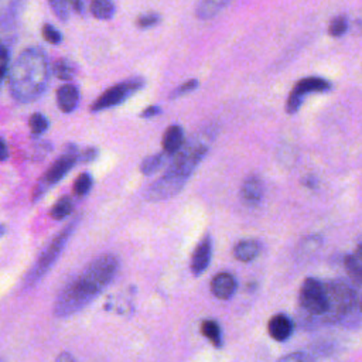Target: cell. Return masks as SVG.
<instances>
[{
  "instance_id": "1",
  "label": "cell",
  "mask_w": 362,
  "mask_h": 362,
  "mask_svg": "<svg viewBox=\"0 0 362 362\" xmlns=\"http://www.w3.org/2000/svg\"><path fill=\"white\" fill-rule=\"evenodd\" d=\"M117 267L119 262L113 255L95 257L61 290L54 304V315L65 318L82 311L110 284Z\"/></svg>"
},
{
  "instance_id": "20",
  "label": "cell",
  "mask_w": 362,
  "mask_h": 362,
  "mask_svg": "<svg viewBox=\"0 0 362 362\" xmlns=\"http://www.w3.org/2000/svg\"><path fill=\"white\" fill-rule=\"evenodd\" d=\"M167 157H168V154H165L164 151L146 157V158L141 161V165H140L141 173H143L144 175H150V174L157 173V171L165 164Z\"/></svg>"
},
{
  "instance_id": "6",
  "label": "cell",
  "mask_w": 362,
  "mask_h": 362,
  "mask_svg": "<svg viewBox=\"0 0 362 362\" xmlns=\"http://www.w3.org/2000/svg\"><path fill=\"white\" fill-rule=\"evenodd\" d=\"M144 86L143 78H130L127 81H123L120 83H116L110 88H107L90 106L92 112L105 110L113 106H117L123 103L126 99L133 96L136 92H139Z\"/></svg>"
},
{
  "instance_id": "5",
  "label": "cell",
  "mask_w": 362,
  "mask_h": 362,
  "mask_svg": "<svg viewBox=\"0 0 362 362\" xmlns=\"http://www.w3.org/2000/svg\"><path fill=\"white\" fill-rule=\"evenodd\" d=\"M327 296V314L329 318H338L349 313L356 301L354 290L342 281L325 283Z\"/></svg>"
},
{
  "instance_id": "22",
  "label": "cell",
  "mask_w": 362,
  "mask_h": 362,
  "mask_svg": "<svg viewBox=\"0 0 362 362\" xmlns=\"http://www.w3.org/2000/svg\"><path fill=\"white\" fill-rule=\"evenodd\" d=\"M201 332L204 337H206L215 346H221L222 337H221V327L214 320H205L201 324Z\"/></svg>"
},
{
  "instance_id": "30",
  "label": "cell",
  "mask_w": 362,
  "mask_h": 362,
  "mask_svg": "<svg viewBox=\"0 0 362 362\" xmlns=\"http://www.w3.org/2000/svg\"><path fill=\"white\" fill-rule=\"evenodd\" d=\"M160 23V16L154 11H150V13H146L143 16H140L136 21L137 27L140 28H150L153 25H157Z\"/></svg>"
},
{
  "instance_id": "40",
  "label": "cell",
  "mask_w": 362,
  "mask_h": 362,
  "mask_svg": "<svg viewBox=\"0 0 362 362\" xmlns=\"http://www.w3.org/2000/svg\"><path fill=\"white\" fill-rule=\"evenodd\" d=\"M0 362H4V361H3V359H0Z\"/></svg>"
},
{
  "instance_id": "31",
  "label": "cell",
  "mask_w": 362,
  "mask_h": 362,
  "mask_svg": "<svg viewBox=\"0 0 362 362\" xmlns=\"http://www.w3.org/2000/svg\"><path fill=\"white\" fill-rule=\"evenodd\" d=\"M277 362H314V359L304 352H293V354L284 355Z\"/></svg>"
},
{
  "instance_id": "36",
  "label": "cell",
  "mask_w": 362,
  "mask_h": 362,
  "mask_svg": "<svg viewBox=\"0 0 362 362\" xmlns=\"http://www.w3.org/2000/svg\"><path fill=\"white\" fill-rule=\"evenodd\" d=\"M161 113V109L158 106H148L146 107L143 112H141V117H153V116H157Z\"/></svg>"
},
{
  "instance_id": "4",
  "label": "cell",
  "mask_w": 362,
  "mask_h": 362,
  "mask_svg": "<svg viewBox=\"0 0 362 362\" xmlns=\"http://www.w3.org/2000/svg\"><path fill=\"white\" fill-rule=\"evenodd\" d=\"M79 216H75L69 223H66L59 232L58 235H55L51 242L47 245V247L41 252V255L38 256V259L35 260V263L33 264V267L30 269V272L27 273L25 279H24V288H31L34 287L47 273L48 270L52 267V264L55 263V260L59 257V255L62 253V250L65 249L69 238L72 236L74 230L76 229L78 223H79Z\"/></svg>"
},
{
  "instance_id": "17",
  "label": "cell",
  "mask_w": 362,
  "mask_h": 362,
  "mask_svg": "<svg viewBox=\"0 0 362 362\" xmlns=\"http://www.w3.org/2000/svg\"><path fill=\"white\" fill-rule=\"evenodd\" d=\"M260 253V243L255 239H246L236 243L233 247V256L239 262H252Z\"/></svg>"
},
{
  "instance_id": "35",
  "label": "cell",
  "mask_w": 362,
  "mask_h": 362,
  "mask_svg": "<svg viewBox=\"0 0 362 362\" xmlns=\"http://www.w3.org/2000/svg\"><path fill=\"white\" fill-rule=\"evenodd\" d=\"M96 156H98V150L93 148V147H89V148H86L85 151H82L79 154V160H82V161H92Z\"/></svg>"
},
{
  "instance_id": "33",
  "label": "cell",
  "mask_w": 362,
  "mask_h": 362,
  "mask_svg": "<svg viewBox=\"0 0 362 362\" xmlns=\"http://www.w3.org/2000/svg\"><path fill=\"white\" fill-rule=\"evenodd\" d=\"M17 0H0V17L10 13V10H14Z\"/></svg>"
},
{
  "instance_id": "28",
  "label": "cell",
  "mask_w": 362,
  "mask_h": 362,
  "mask_svg": "<svg viewBox=\"0 0 362 362\" xmlns=\"http://www.w3.org/2000/svg\"><path fill=\"white\" fill-rule=\"evenodd\" d=\"M198 86H199L198 79H195V78L188 79L187 82L181 83L178 88H175V89L171 92L170 99H177V98H181V96L187 95V93H191V92H192V90H195Z\"/></svg>"
},
{
  "instance_id": "13",
  "label": "cell",
  "mask_w": 362,
  "mask_h": 362,
  "mask_svg": "<svg viewBox=\"0 0 362 362\" xmlns=\"http://www.w3.org/2000/svg\"><path fill=\"white\" fill-rule=\"evenodd\" d=\"M267 331L273 339L286 341L293 332V322L286 314H276L270 318Z\"/></svg>"
},
{
  "instance_id": "27",
  "label": "cell",
  "mask_w": 362,
  "mask_h": 362,
  "mask_svg": "<svg viewBox=\"0 0 362 362\" xmlns=\"http://www.w3.org/2000/svg\"><path fill=\"white\" fill-rule=\"evenodd\" d=\"M48 4L51 7V10L54 11V14L62 20L66 21L69 18V10L71 7L68 6L66 0H48Z\"/></svg>"
},
{
  "instance_id": "15",
  "label": "cell",
  "mask_w": 362,
  "mask_h": 362,
  "mask_svg": "<svg viewBox=\"0 0 362 362\" xmlns=\"http://www.w3.org/2000/svg\"><path fill=\"white\" fill-rule=\"evenodd\" d=\"M184 130L178 124H171L163 134V150L165 154H175L184 144Z\"/></svg>"
},
{
  "instance_id": "32",
  "label": "cell",
  "mask_w": 362,
  "mask_h": 362,
  "mask_svg": "<svg viewBox=\"0 0 362 362\" xmlns=\"http://www.w3.org/2000/svg\"><path fill=\"white\" fill-rule=\"evenodd\" d=\"M8 69V52L4 47L0 45V82L4 79Z\"/></svg>"
},
{
  "instance_id": "8",
  "label": "cell",
  "mask_w": 362,
  "mask_h": 362,
  "mask_svg": "<svg viewBox=\"0 0 362 362\" xmlns=\"http://www.w3.org/2000/svg\"><path fill=\"white\" fill-rule=\"evenodd\" d=\"M331 88L332 83L321 76H307L300 79L286 100V112L288 115H294L301 107L303 100L308 93H325L329 92Z\"/></svg>"
},
{
  "instance_id": "11",
  "label": "cell",
  "mask_w": 362,
  "mask_h": 362,
  "mask_svg": "<svg viewBox=\"0 0 362 362\" xmlns=\"http://www.w3.org/2000/svg\"><path fill=\"white\" fill-rule=\"evenodd\" d=\"M264 192V185L263 181L257 175H250L249 178L245 180L240 188V198L246 205H256L262 199Z\"/></svg>"
},
{
  "instance_id": "21",
  "label": "cell",
  "mask_w": 362,
  "mask_h": 362,
  "mask_svg": "<svg viewBox=\"0 0 362 362\" xmlns=\"http://www.w3.org/2000/svg\"><path fill=\"white\" fill-rule=\"evenodd\" d=\"M52 72L58 79L62 81H69L75 76L76 74V66L74 65L72 61L66 59V58H61L58 61L54 62L52 65Z\"/></svg>"
},
{
  "instance_id": "38",
  "label": "cell",
  "mask_w": 362,
  "mask_h": 362,
  "mask_svg": "<svg viewBox=\"0 0 362 362\" xmlns=\"http://www.w3.org/2000/svg\"><path fill=\"white\" fill-rule=\"evenodd\" d=\"M58 362H74V358L69 354H61L58 358Z\"/></svg>"
},
{
  "instance_id": "37",
  "label": "cell",
  "mask_w": 362,
  "mask_h": 362,
  "mask_svg": "<svg viewBox=\"0 0 362 362\" xmlns=\"http://www.w3.org/2000/svg\"><path fill=\"white\" fill-rule=\"evenodd\" d=\"M8 157V147L6 144V141L0 137V161L6 160Z\"/></svg>"
},
{
  "instance_id": "34",
  "label": "cell",
  "mask_w": 362,
  "mask_h": 362,
  "mask_svg": "<svg viewBox=\"0 0 362 362\" xmlns=\"http://www.w3.org/2000/svg\"><path fill=\"white\" fill-rule=\"evenodd\" d=\"M86 1H88V0H66L68 6H69L74 11L79 13V14H82V13L85 11ZM90 1H92V0H90ZM89 4H90V3H89Z\"/></svg>"
},
{
  "instance_id": "39",
  "label": "cell",
  "mask_w": 362,
  "mask_h": 362,
  "mask_svg": "<svg viewBox=\"0 0 362 362\" xmlns=\"http://www.w3.org/2000/svg\"><path fill=\"white\" fill-rule=\"evenodd\" d=\"M4 233V226H0V235Z\"/></svg>"
},
{
  "instance_id": "19",
  "label": "cell",
  "mask_w": 362,
  "mask_h": 362,
  "mask_svg": "<svg viewBox=\"0 0 362 362\" xmlns=\"http://www.w3.org/2000/svg\"><path fill=\"white\" fill-rule=\"evenodd\" d=\"M345 267L351 277L362 281V245L345 259Z\"/></svg>"
},
{
  "instance_id": "12",
  "label": "cell",
  "mask_w": 362,
  "mask_h": 362,
  "mask_svg": "<svg viewBox=\"0 0 362 362\" xmlns=\"http://www.w3.org/2000/svg\"><path fill=\"white\" fill-rule=\"evenodd\" d=\"M211 291L216 298L228 300L236 291V280L230 273H219L211 281Z\"/></svg>"
},
{
  "instance_id": "29",
  "label": "cell",
  "mask_w": 362,
  "mask_h": 362,
  "mask_svg": "<svg viewBox=\"0 0 362 362\" xmlns=\"http://www.w3.org/2000/svg\"><path fill=\"white\" fill-rule=\"evenodd\" d=\"M41 33H42L44 40L47 42H49V44H59L61 40H62L61 33L54 25H51V24H44Z\"/></svg>"
},
{
  "instance_id": "2",
  "label": "cell",
  "mask_w": 362,
  "mask_h": 362,
  "mask_svg": "<svg viewBox=\"0 0 362 362\" xmlns=\"http://www.w3.org/2000/svg\"><path fill=\"white\" fill-rule=\"evenodd\" d=\"M216 133L218 127L215 124H209L184 141L181 148L174 154L175 157L164 175L148 187L146 198L150 201H161L175 195L206 156Z\"/></svg>"
},
{
  "instance_id": "3",
  "label": "cell",
  "mask_w": 362,
  "mask_h": 362,
  "mask_svg": "<svg viewBox=\"0 0 362 362\" xmlns=\"http://www.w3.org/2000/svg\"><path fill=\"white\" fill-rule=\"evenodd\" d=\"M48 78L49 68L44 52L38 48H27L11 65L8 75L10 92L20 102H31L45 90Z\"/></svg>"
},
{
  "instance_id": "7",
  "label": "cell",
  "mask_w": 362,
  "mask_h": 362,
  "mask_svg": "<svg viewBox=\"0 0 362 362\" xmlns=\"http://www.w3.org/2000/svg\"><path fill=\"white\" fill-rule=\"evenodd\" d=\"M78 160H79V153L76 150H74L72 147H69L68 151H65L58 160H55L51 164V167L45 171V174L37 182V185L34 187L33 198L38 199L49 187H52L54 184L61 181L64 178V175L71 171V168L76 164Z\"/></svg>"
},
{
  "instance_id": "14",
  "label": "cell",
  "mask_w": 362,
  "mask_h": 362,
  "mask_svg": "<svg viewBox=\"0 0 362 362\" xmlns=\"http://www.w3.org/2000/svg\"><path fill=\"white\" fill-rule=\"evenodd\" d=\"M78 102H79V90L75 85L66 83L58 88L57 103L64 113H71L72 110H75V107L78 106Z\"/></svg>"
},
{
  "instance_id": "9",
  "label": "cell",
  "mask_w": 362,
  "mask_h": 362,
  "mask_svg": "<svg viewBox=\"0 0 362 362\" xmlns=\"http://www.w3.org/2000/svg\"><path fill=\"white\" fill-rule=\"evenodd\" d=\"M300 304L311 315L327 314V296L324 283L308 277L300 288Z\"/></svg>"
},
{
  "instance_id": "16",
  "label": "cell",
  "mask_w": 362,
  "mask_h": 362,
  "mask_svg": "<svg viewBox=\"0 0 362 362\" xmlns=\"http://www.w3.org/2000/svg\"><path fill=\"white\" fill-rule=\"evenodd\" d=\"M232 0H198L195 16L199 20H211L218 16Z\"/></svg>"
},
{
  "instance_id": "25",
  "label": "cell",
  "mask_w": 362,
  "mask_h": 362,
  "mask_svg": "<svg viewBox=\"0 0 362 362\" xmlns=\"http://www.w3.org/2000/svg\"><path fill=\"white\" fill-rule=\"evenodd\" d=\"M92 187V177L88 173H82L74 182V192L78 197H85Z\"/></svg>"
},
{
  "instance_id": "18",
  "label": "cell",
  "mask_w": 362,
  "mask_h": 362,
  "mask_svg": "<svg viewBox=\"0 0 362 362\" xmlns=\"http://www.w3.org/2000/svg\"><path fill=\"white\" fill-rule=\"evenodd\" d=\"M89 13L98 20H109L115 16V3L113 0H92Z\"/></svg>"
},
{
  "instance_id": "24",
  "label": "cell",
  "mask_w": 362,
  "mask_h": 362,
  "mask_svg": "<svg viewBox=\"0 0 362 362\" xmlns=\"http://www.w3.org/2000/svg\"><path fill=\"white\" fill-rule=\"evenodd\" d=\"M28 126L34 136L42 134L48 129V119L41 113H34L28 120Z\"/></svg>"
},
{
  "instance_id": "23",
  "label": "cell",
  "mask_w": 362,
  "mask_h": 362,
  "mask_svg": "<svg viewBox=\"0 0 362 362\" xmlns=\"http://www.w3.org/2000/svg\"><path fill=\"white\" fill-rule=\"evenodd\" d=\"M72 208H74V204H72V199L66 195L61 197L51 208V216L57 221H61V219H65L71 212H72Z\"/></svg>"
},
{
  "instance_id": "10",
  "label": "cell",
  "mask_w": 362,
  "mask_h": 362,
  "mask_svg": "<svg viewBox=\"0 0 362 362\" xmlns=\"http://www.w3.org/2000/svg\"><path fill=\"white\" fill-rule=\"evenodd\" d=\"M212 255V239L209 235L201 239L191 256V272L198 276L208 267Z\"/></svg>"
},
{
  "instance_id": "26",
  "label": "cell",
  "mask_w": 362,
  "mask_h": 362,
  "mask_svg": "<svg viewBox=\"0 0 362 362\" xmlns=\"http://www.w3.org/2000/svg\"><path fill=\"white\" fill-rule=\"evenodd\" d=\"M348 30V20L345 16H337L331 20L329 27H328V33L332 37H341L346 33Z\"/></svg>"
}]
</instances>
